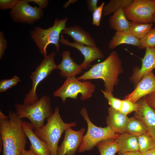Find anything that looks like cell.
<instances>
[{"label": "cell", "instance_id": "6da1fadb", "mask_svg": "<svg viewBox=\"0 0 155 155\" xmlns=\"http://www.w3.org/2000/svg\"><path fill=\"white\" fill-rule=\"evenodd\" d=\"M8 115L7 116L0 111V139L3 145L1 155H21L27 144L22 120L14 111H10Z\"/></svg>", "mask_w": 155, "mask_h": 155}, {"label": "cell", "instance_id": "7a4b0ae2", "mask_svg": "<svg viewBox=\"0 0 155 155\" xmlns=\"http://www.w3.org/2000/svg\"><path fill=\"white\" fill-rule=\"evenodd\" d=\"M123 71L119 55L117 52L113 51L104 60L93 65L88 71L77 78L79 81L102 79L104 82L105 91L113 93L114 86L119 82L118 75Z\"/></svg>", "mask_w": 155, "mask_h": 155}, {"label": "cell", "instance_id": "3957f363", "mask_svg": "<svg viewBox=\"0 0 155 155\" xmlns=\"http://www.w3.org/2000/svg\"><path fill=\"white\" fill-rule=\"evenodd\" d=\"M59 108L55 107L52 115L47 119L43 127L34 129L38 137L47 144L51 155H57L58 143L62 133L67 128L75 127V122H65L59 113Z\"/></svg>", "mask_w": 155, "mask_h": 155}, {"label": "cell", "instance_id": "277c9868", "mask_svg": "<svg viewBox=\"0 0 155 155\" xmlns=\"http://www.w3.org/2000/svg\"><path fill=\"white\" fill-rule=\"evenodd\" d=\"M16 113L21 119H28L34 129L44 126V121L50 117L53 112L51 103V98L43 95L38 101L30 104H15Z\"/></svg>", "mask_w": 155, "mask_h": 155}, {"label": "cell", "instance_id": "5b68a950", "mask_svg": "<svg viewBox=\"0 0 155 155\" xmlns=\"http://www.w3.org/2000/svg\"><path fill=\"white\" fill-rule=\"evenodd\" d=\"M67 21V17L62 19L56 18L53 25L48 29H44L36 26L31 30V38L33 39L40 53L44 57L47 55L46 49L50 44L55 45L56 51L58 52L60 47L59 43L60 34L66 27Z\"/></svg>", "mask_w": 155, "mask_h": 155}, {"label": "cell", "instance_id": "8992f818", "mask_svg": "<svg viewBox=\"0 0 155 155\" xmlns=\"http://www.w3.org/2000/svg\"><path fill=\"white\" fill-rule=\"evenodd\" d=\"M80 113L87 123L88 129L78 149V152L91 151L102 140L118 137L119 134L115 132L109 127H101L94 125L90 120L85 107L82 108Z\"/></svg>", "mask_w": 155, "mask_h": 155}, {"label": "cell", "instance_id": "52a82bcc", "mask_svg": "<svg viewBox=\"0 0 155 155\" xmlns=\"http://www.w3.org/2000/svg\"><path fill=\"white\" fill-rule=\"evenodd\" d=\"M96 86L88 80L81 82L75 77L67 78L63 85L54 92V97L61 98L64 103L67 98L77 99L79 94L80 98L85 100L90 98L95 91Z\"/></svg>", "mask_w": 155, "mask_h": 155}, {"label": "cell", "instance_id": "ba28073f", "mask_svg": "<svg viewBox=\"0 0 155 155\" xmlns=\"http://www.w3.org/2000/svg\"><path fill=\"white\" fill-rule=\"evenodd\" d=\"M56 53L53 52L44 57L41 63L31 73L30 78L32 81V87L24 97L23 104H32L39 99L36 92L37 88L39 84L47 77L54 70L57 69L54 61Z\"/></svg>", "mask_w": 155, "mask_h": 155}, {"label": "cell", "instance_id": "9c48e42d", "mask_svg": "<svg viewBox=\"0 0 155 155\" xmlns=\"http://www.w3.org/2000/svg\"><path fill=\"white\" fill-rule=\"evenodd\" d=\"M123 10L127 19L131 21L152 23L155 13V0H133Z\"/></svg>", "mask_w": 155, "mask_h": 155}, {"label": "cell", "instance_id": "30bf717a", "mask_svg": "<svg viewBox=\"0 0 155 155\" xmlns=\"http://www.w3.org/2000/svg\"><path fill=\"white\" fill-rule=\"evenodd\" d=\"M11 18L15 22L32 24L42 17V10L30 5L26 0H19L9 12Z\"/></svg>", "mask_w": 155, "mask_h": 155}, {"label": "cell", "instance_id": "8fae6325", "mask_svg": "<svg viewBox=\"0 0 155 155\" xmlns=\"http://www.w3.org/2000/svg\"><path fill=\"white\" fill-rule=\"evenodd\" d=\"M86 129L82 127L78 131H75L71 127L65 131L63 140L58 147L57 155H75L80 146Z\"/></svg>", "mask_w": 155, "mask_h": 155}, {"label": "cell", "instance_id": "7c38bea8", "mask_svg": "<svg viewBox=\"0 0 155 155\" xmlns=\"http://www.w3.org/2000/svg\"><path fill=\"white\" fill-rule=\"evenodd\" d=\"M59 42L62 44L76 48L84 56V61L79 65L82 70L87 69L91 66V63L96 59L104 58V56L102 51L96 46L83 45L75 42H69L65 39L62 35Z\"/></svg>", "mask_w": 155, "mask_h": 155}, {"label": "cell", "instance_id": "4fadbf2b", "mask_svg": "<svg viewBox=\"0 0 155 155\" xmlns=\"http://www.w3.org/2000/svg\"><path fill=\"white\" fill-rule=\"evenodd\" d=\"M155 91V75L152 71L145 74L135 89L125 97V99L136 103L141 98Z\"/></svg>", "mask_w": 155, "mask_h": 155}, {"label": "cell", "instance_id": "5bb4252c", "mask_svg": "<svg viewBox=\"0 0 155 155\" xmlns=\"http://www.w3.org/2000/svg\"><path fill=\"white\" fill-rule=\"evenodd\" d=\"M139 106L134 114V117L145 125L148 133L155 138V110L147 103L144 97L138 101Z\"/></svg>", "mask_w": 155, "mask_h": 155}, {"label": "cell", "instance_id": "9a60e30c", "mask_svg": "<svg viewBox=\"0 0 155 155\" xmlns=\"http://www.w3.org/2000/svg\"><path fill=\"white\" fill-rule=\"evenodd\" d=\"M141 60V67L133 68V74L129 79L136 86L143 76L155 68V47L146 48L145 55Z\"/></svg>", "mask_w": 155, "mask_h": 155}, {"label": "cell", "instance_id": "2e32d148", "mask_svg": "<svg viewBox=\"0 0 155 155\" xmlns=\"http://www.w3.org/2000/svg\"><path fill=\"white\" fill-rule=\"evenodd\" d=\"M21 123L27 137L30 143V149L37 155H51L47 144L35 134L32 124L24 120L22 121Z\"/></svg>", "mask_w": 155, "mask_h": 155}, {"label": "cell", "instance_id": "e0dca14e", "mask_svg": "<svg viewBox=\"0 0 155 155\" xmlns=\"http://www.w3.org/2000/svg\"><path fill=\"white\" fill-rule=\"evenodd\" d=\"M108 113L106 118L107 126L118 134L125 132L129 118L111 106L108 108Z\"/></svg>", "mask_w": 155, "mask_h": 155}, {"label": "cell", "instance_id": "ac0fdd59", "mask_svg": "<svg viewBox=\"0 0 155 155\" xmlns=\"http://www.w3.org/2000/svg\"><path fill=\"white\" fill-rule=\"evenodd\" d=\"M61 33L69 35L72 38L74 42L77 43L90 46H96L94 40L91 35L80 26L65 27Z\"/></svg>", "mask_w": 155, "mask_h": 155}, {"label": "cell", "instance_id": "d6986e66", "mask_svg": "<svg viewBox=\"0 0 155 155\" xmlns=\"http://www.w3.org/2000/svg\"><path fill=\"white\" fill-rule=\"evenodd\" d=\"M61 55L62 59L60 63L57 65V69L60 70L61 76L66 78L75 77L82 72L79 65L75 63L71 58L69 51H64Z\"/></svg>", "mask_w": 155, "mask_h": 155}, {"label": "cell", "instance_id": "ffe728a7", "mask_svg": "<svg viewBox=\"0 0 155 155\" xmlns=\"http://www.w3.org/2000/svg\"><path fill=\"white\" fill-rule=\"evenodd\" d=\"M125 44L137 46H140L139 39L136 37L129 31H116L115 34L110 40L108 46L113 49L121 44Z\"/></svg>", "mask_w": 155, "mask_h": 155}, {"label": "cell", "instance_id": "44dd1931", "mask_svg": "<svg viewBox=\"0 0 155 155\" xmlns=\"http://www.w3.org/2000/svg\"><path fill=\"white\" fill-rule=\"evenodd\" d=\"M117 140L119 155L126 152L139 151L137 136L124 132L119 135Z\"/></svg>", "mask_w": 155, "mask_h": 155}, {"label": "cell", "instance_id": "7402d4cb", "mask_svg": "<svg viewBox=\"0 0 155 155\" xmlns=\"http://www.w3.org/2000/svg\"><path fill=\"white\" fill-rule=\"evenodd\" d=\"M130 22L126 18L122 8L114 13L108 20L110 27L116 31L129 30Z\"/></svg>", "mask_w": 155, "mask_h": 155}, {"label": "cell", "instance_id": "603a6c76", "mask_svg": "<svg viewBox=\"0 0 155 155\" xmlns=\"http://www.w3.org/2000/svg\"><path fill=\"white\" fill-rule=\"evenodd\" d=\"M117 138L106 139L98 143L96 146L100 155H115L118 152L119 149Z\"/></svg>", "mask_w": 155, "mask_h": 155}, {"label": "cell", "instance_id": "cb8c5ba5", "mask_svg": "<svg viewBox=\"0 0 155 155\" xmlns=\"http://www.w3.org/2000/svg\"><path fill=\"white\" fill-rule=\"evenodd\" d=\"M125 132L137 137L147 131L143 123L134 117L129 118Z\"/></svg>", "mask_w": 155, "mask_h": 155}, {"label": "cell", "instance_id": "d4e9b609", "mask_svg": "<svg viewBox=\"0 0 155 155\" xmlns=\"http://www.w3.org/2000/svg\"><path fill=\"white\" fill-rule=\"evenodd\" d=\"M133 0H110L103 9V14L108 16L114 13L120 8L124 9L129 6Z\"/></svg>", "mask_w": 155, "mask_h": 155}, {"label": "cell", "instance_id": "484cf974", "mask_svg": "<svg viewBox=\"0 0 155 155\" xmlns=\"http://www.w3.org/2000/svg\"><path fill=\"white\" fill-rule=\"evenodd\" d=\"M152 23H142L131 21L129 31L137 38L140 39L152 28Z\"/></svg>", "mask_w": 155, "mask_h": 155}, {"label": "cell", "instance_id": "4316f807", "mask_svg": "<svg viewBox=\"0 0 155 155\" xmlns=\"http://www.w3.org/2000/svg\"><path fill=\"white\" fill-rule=\"evenodd\" d=\"M137 137L139 151L145 154L148 150L155 147L154 138L147 132Z\"/></svg>", "mask_w": 155, "mask_h": 155}, {"label": "cell", "instance_id": "83f0119b", "mask_svg": "<svg viewBox=\"0 0 155 155\" xmlns=\"http://www.w3.org/2000/svg\"><path fill=\"white\" fill-rule=\"evenodd\" d=\"M140 49L147 47H155V28H152L142 39H140Z\"/></svg>", "mask_w": 155, "mask_h": 155}, {"label": "cell", "instance_id": "f1b7e54d", "mask_svg": "<svg viewBox=\"0 0 155 155\" xmlns=\"http://www.w3.org/2000/svg\"><path fill=\"white\" fill-rule=\"evenodd\" d=\"M139 106L138 102L134 103L131 101L125 99L122 100V104L119 111L127 115L133 111H137Z\"/></svg>", "mask_w": 155, "mask_h": 155}, {"label": "cell", "instance_id": "f546056e", "mask_svg": "<svg viewBox=\"0 0 155 155\" xmlns=\"http://www.w3.org/2000/svg\"><path fill=\"white\" fill-rule=\"evenodd\" d=\"M105 98L108 100L109 104L115 110L119 111L121 109L122 100L115 98L113 93L101 90Z\"/></svg>", "mask_w": 155, "mask_h": 155}, {"label": "cell", "instance_id": "4dcf8cb0", "mask_svg": "<svg viewBox=\"0 0 155 155\" xmlns=\"http://www.w3.org/2000/svg\"><path fill=\"white\" fill-rule=\"evenodd\" d=\"M20 79L17 76L14 75L9 79H3L0 82V92H3L7 89L15 86L21 81Z\"/></svg>", "mask_w": 155, "mask_h": 155}, {"label": "cell", "instance_id": "1f68e13d", "mask_svg": "<svg viewBox=\"0 0 155 155\" xmlns=\"http://www.w3.org/2000/svg\"><path fill=\"white\" fill-rule=\"evenodd\" d=\"M104 5V3L102 2L93 13L92 22L93 25L98 26H99Z\"/></svg>", "mask_w": 155, "mask_h": 155}, {"label": "cell", "instance_id": "d6a6232c", "mask_svg": "<svg viewBox=\"0 0 155 155\" xmlns=\"http://www.w3.org/2000/svg\"><path fill=\"white\" fill-rule=\"evenodd\" d=\"M19 0H0V9L2 10L12 9L19 1Z\"/></svg>", "mask_w": 155, "mask_h": 155}, {"label": "cell", "instance_id": "836d02e7", "mask_svg": "<svg viewBox=\"0 0 155 155\" xmlns=\"http://www.w3.org/2000/svg\"><path fill=\"white\" fill-rule=\"evenodd\" d=\"M7 41L5 38L3 32H0V59L3 55L7 47Z\"/></svg>", "mask_w": 155, "mask_h": 155}, {"label": "cell", "instance_id": "e575fe53", "mask_svg": "<svg viewBox=\"0 0 155 155\" xmlns=\"http://www.w3.org/2000/svg\"><path fill=\"white\" fill-rule=\"evenodd\" d=\"M145 97L148 104L155 110V91L147 95Z\"/></svg>", "mask_w": 155, "mask_h": 155}, {"label": "cell", "instance_id": "d590c367", "mask_svg": "<svg viewBox=\"0 0 155 155\" xmlns=\"http://www.w3.org/2000/svg\"><path fill=\"white\" fill-rule=\"evenodd\" d=\"M98 0H87L86 2L88 10L92 13L98 7L97 4Z\"/></svg>", "mask_w": 155, "mask_h": 155}, {"label": "cell", "instance_id": "8d00e7d4", "mask_svg": "<svg viewBox=\"0 0 155 155\" xmlns=\"http://www.w3.org/2000/svg\"><path fill=\"white\" fill-rule=\"evenodd\" d=\"M27 1L35 3L38 5L39 8L42 9L46 8L49 4V1L48 0H26Z\"/></svg>", "mask_w": 155, "mask_h": 155}, {"label": "cell", "instance_id": "74e56055", "mask_svg": "<svg viewBox=\"0 0 155 155\" xmlns=\"http://www.w3.org/2000/svg\"><path fill=\"white\" fill-rule=\"evenodd\" d=\"M119 155H145L139 151L128 152Z\"/></svg>", "mask_w": 155, "mask_h": 155}, {"label": "cell", "instance_id": "f35d334b", "mask_svg": "<svg viewBox=\"0 0 155 155\" xmlns=\"http://www.w3.org/2000/svg\"><path fill=\"white\" fill-rule=\"evenodd\" d=\"M21 155H37L34 153L32 150L29 149L26 150L24 149L22 151Z\"/></svg>", "mask_w": 155, "mask_h": 155}, {"label": "cell", "instance_id": "ab89813d", "mask_svg": "<svg viewBox=\"0 0 155 155\" xmlns=\"http://www.w3.org/2000/svg\"><path fill=\"white\" fill-rule=\"evenodd\" d=\"M77 0H70L65 3L63 5V7L64 8H66L71 4H73V3L78 1Z\"/></svg>", "mask_w": 155, "mask_h": 155}, {"label": "cell", "instance_id": "60d3db41", "mask_svg": "<svg viewBox=\"0 0 155 155\" xmlns=\"http://www.w3.org/2000/svg\"><path fill=\"white\" fill-rule=\"evenodd\" d=\"M145 155H155V147L148 151Z\"/></svg>", "mask_w": 155, "mask_h": 155}, {"label": "cell", "instance_id": "b9f144b4", "mask_svg": "<svg viewBox=\"0 0 155 155\" xmlns=\"http://www.w3.org/2000/svg\"><path fill=\"white\" fill-rule=\"evenodd\" d=\"M153 22H154L155 24V13L153 15Z\"/></svg>", "mask_w": 155, "mask_h": 155}, {"label": "cell", "instance_id": "7bdbcfd3", "mask_svg": "<svg viewBox=\"0 0 155 155\" xmlns=\"http://www.w3.org/2000/svg\"><path fill=\"white\" fill-rule=\"evenodd\" d=\"M154 142H155V138H154Z\"/></svg>", "mask_w": 155, "mask_h": 155}]
</instances>
